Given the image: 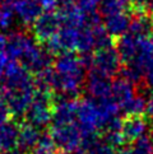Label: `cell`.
Wrapping results in <instances>:
<instances>
[{"label":"cell","mask_w":153,"mask_h":154,"mask_svg":"<svg viewBox=\"0 0 153 154\" xmlns=\"http://www.w3.org/2000/svg\"><path fill=\"white\" fill-rule=\"evenodd\" d=\"M37 92L36 80H33L30 70L17 60H12L3 79V101L7 103L10 113L23 116Z\"/></svg>","instance_id":"1"},{"label":"cell","mask_w":153,"mask_h":154,"mask_svg":"<svg viewBox=\"0 0 153 154\" xmlns=\"http://www.w3.org/2000/svg\"><path fill=\"white\" fill-rule=\"evenodd\" d=\"M78 101L63 100L54 107L50 135L56 146L65 153L78 150L80 145H84V135L76 119Z\"/></svg>","instance_id":"2"},{"label":"cell","mask_w":153,"mask_h":154,"mask_svg":"<svg viewBox=\"0 0 153 154\" xmlns=\"http://www.w3.org/2000/svg\"><path fill=\"white\" fill-rule=\"evenodd\" d=\"M86 63L73 52L60 54L54 64V89L65 97H74L86 82Z\"/></svg>","instance_id":"3"},{"label":"cell","mask_w":153,"mask_h":154,"mask_svg":"<svg viewBox=\"0 0 153 154\" xmlns=\"http://www.w3.org/2000/svg\"><path fill=\"white\" fill-rule=\"evenodd\" d=\"M7 52L13 60L36 74L48 69L51 64L47 51L38 46L33 37L23 32H14L9 36Z\"/></svg>","instance_id":"4"},{"label":"cell","mask_w":153,"mask_h":154,"mask_svg":"<svg viewBox=\"0 0 153 154\" xmlns=\"http://www.w3.org/2000/svg\"><path fill=\"white\" fill-rule=\"evenodd\" d=\"M117 51L125 66L135 68L144 74L153 60V42L151 36H136L128 32L119 38Z\"/></svg>","instance_id":"5"},{"label":"cell","mask_w":153,"mask_h":154,"mask_svg":"<svg viewBox=\"0 0 153 154\" xmlns=\"http://www.w3.org/2000/svg\"><path fill=\"white\" fill-rule=\"evenodd\" d=\"M82 57L87 66H89L91 73L111 78L121 70L123 60L120 57L117 48H114L112 45L97 48L89 55H82Z\"/></svg>","instance_id":"6"},{"label":"cell","mask_w":153,"mask_h":154,"mask_svg":"<svg viewBox=\"0 0 153 154\" xmlns=\"http://www.w3.org/2000/svg\"><path fill=\"white\" fill-rule=\"evenodd\" d=\"M51 92L37 89L33 102L26 112V119L28 124L36 128H45L52 121L54 107L51 104Z\"/></svg>","instance_id":"7"},{"label":"cell","mask_w":153,"mask_h":154,"mask_svg":"<svg viewBox=\"0 0 153 154\" xmlns=\"http://www.w3.org/2000/svg\"><path fill=\"white\" fill-rule=\"evenodd\" d=\"M63 19L60 12H45L42 13L37 20L32 24L33 28V35L38 41L47 42L50 38H52L61 28Z\"/></svg>","instance_id":"8"},{"label":"cell","mask_w":153,"mask_h":154,"mask_svg":"<svg viewBox=\"0 0 153 154\" xmlns=\"http://www.w3.org/2000/svg\"><path fill=\"white\" fill-rule=\"evenodd\" d=\"M87 92L96 101H105L112 98V83L110 78L96 73H91L87 79Z\"/></svg>","instance_id":"9"},{"label":"cell","mask_w":153,"mask_h":154,"mask_svg":"<svg viewBox=\"0 0 153 154\" xmlns=\"http://www.w3.org/2000/svg\"><path fill=\"white\" fill-rule=\"evenodd\" d=\"M15 15L23 26H32L42 14V7L38 0H13Z\"/></svg>","instance_id":"10"},{"label":"cell","mask_w":153,"mask_h":154,"mask_svg":"<svg viewBox=\"0 0 153 154\" xmlns=\"http://www.w3.org/2000/svg\"><path fill=\"white\" fill-rule=\"evenodd\" d=\"M136 96L134 83L129 82L125 78H117L112 83V98L119 104L120 109H123L132 102V100Z\"/></svg>","instance_id":"11"},{"label":"cell","mask_w":153,"mask_h":154,"mask_svg":"<svg viewBox=\"0 0 153 154\" xmlns=\"http://www.w3.org/2000/svg\"><path fill=\"white\" fill-rule=\"evenodd\" d=\"M103 26L111 37H121L129 32L132 18L128 12H121L116 14H111L103 18Z\"/></svg>","instance_id":"12"},{"label":"cell","mask_w":153,"mask_h":154,"mask_svg":"<svg viewBox=\"0 0 153 154\" xmlns=\"http://www.w3.org/2000/svg\"><path fill=\"white\" fill-rule=\"evenodd\" d=\"M19 131L20 128L12 121L0 125V152L7 153L17 149L19 145Z\"/></svg>","instance_id":"13"},{"label":"cell","mask_w":153,"mask_h":154,"mask_svg":"<svg viewBox=\"0 0 153 154\" xmlns=\"http://www.w3.org/2000/svg\"><path fill=\"white\" fill-rule=\"evenodd\" d=\"M148 130V122L142 116H129L123 122L121 133L125 140L133 143L139 137L147 135Z\"/></svg>","instance_id":"14"},{"label":"cell","mask_w":153,"mask_h":154,"mask_svg":"<svg viewBox=\"0 0 153 154\" xmlns=\"http://www.w3.org/2000/svg\"><path fill=\"white\" fill-rule=\"evenodd\" d=\"M87 154H117L116 146L112 145L105 136H95L84 143Z\"/></svg>","instance_id":"15"},{"label":"cell","mask_w":153,"mask_h":154,"mask_svg":"<svg viewBox=\"0 0 153 154\" xmlns=\"http://www.w3.org/2000/svg\"><path fill=\"white\" fill-rule=\"evenodd\" d=\"M41 135L42 134L40 133L38 128H36L33 125L27 124L24 126H22L19 131V146L22 149L33 150V148L37 145Z\"/></svg>","instance_id":"16"},{"label":"cell","mask_w":153,"mask_h":154,"mask_svg":"<svg viewBox=\"0 0 153 154\" xmlns=\"http://www.w3.org/2000/svg\"><path fill=\"white\" fill-rule=\"evenodd\" d=\"M153 31V19L144 13H139L132 18L129 32L136 36H151Z\"/></svg>","instance_id":"17"},{"label":"cell","mask_w":153,"mask_h":154,"mask_svg":"<svg viewBox=\"0 0 153 154\" xmlns=\"http://www.w3.org/2000/svg\"><path fill=\"white\" fill-rule=\"evenodd\" d=\"M117 154H153V139L148 135L139 137L126 148H123Z\"/></svg>","instance_id":"18"},{"label":"cell","mask_w":153,"mask_h":154,"mask_svg":"<svg viewBox=\"0 0 153 154\" xmlns=\"http://www.w3.org/2000/svg\"><path fill=\"white\" fill-rule=\"evenodd\" d=\"M15 10L13 7V0H4L0 5V29L7 31L14 24Z\"/></svg>","instance_id":"19"},{"label":"cell","mask_w":153,"mask_h":154,"mask_svg":"<svg viewBox=\"0 0 153 154\" xmlns=\"http://www.w3.org/2000/svg\"><path fill=\"white\" fill-rule=\"evenodd\" d=\"M129 3L130 0H102L101 7H100V13L105 18L111 14L128 12Z\"/></svg>","instance_id":"20"},{"label":"cell","mask_w":153,"mask_h":154,"mask_svg":"<svg viewBox=\"0 0 153 154\" xmlns=\"http://www.w3.org/2000/svg\"><path fill=\"white\" fill-rule=\"evenodd\" d=\"M147 104H148V101H145L143 96L136 94L132 102L124 108V112L128 116H142V113L147 111Z\"/></svg>","instance_id":"21"},{"label":"cell","mask_w":153,"mask_h":154,"mask_svg":"<svg viewBox=\"0 0 153 154\" xmlns=\"http://www.w3.org/2000/svg\"><path fill=\"white\" fill-rule=\"evenodd\" d=\"M56 144L51 135L42 134L37 145L33 148V154H55Z\"/></svg>","instance_id":"22"},{"label":"cell","mask_w":153,"mask_h":154,"mask_svg":"<svg viewBox=\"0 0 153 154\" xmlns=\"http://www.w3.org/2000/svg\"><path fill=\"white\" fill-rule=\"evenodd\" d=\"M101 3L102 0H75V7L86 15L93 17L97 15V10H100Z\"/></svg>","instance_id":"23"},{"label":"cell","mask_w":153,"mask_h":154,"mask_svg":"<svg viewBox=\"0 0 153 154\" xmlns=\"http://www.w3.org/2000/svg\"><path fill=\"white\" fill-rule=\"evenodd\" d=\"M12 60H13V59L9 56L8 52L0 54V80L4 79L5 73H7L8 66H9V64L12 63Z\"/></svg>","instance_id":"24"},{"label":"cell","mask_w":153,"mask_h":154,"mask_svg":"<svg viewBox=\"0 0 153 154\" xmlns=\"http://www.w3.org/2000/svg\"><path fill=\"white\" fill-rule=\"evenodd\" d=\"M9 115H10V109L7 106L3 100H0V125H3L4 122H7L8 119H9Z\"/></svg>","instance_id":"25"},{"label":"cell","mask_w":153,"mask_h":154,"mask_svg":"<svg viewBox=\"0 0 153 154\" xmlns=\"http://www.w3.org/2000/svg\"><path fill=\"white\" fill-rule=\"evenodd\" d=\"M38 2H40L42 9H45L46 12H52L59 8V0H38Z\"/></svg>","instance_id":"26"},{"label":"cell","mask_w":153,"mask_h":154,"mask_svg":"<svg viewBox=\"0 0 153 154\" xmlns=\"http://www.w3.org/2000/svg\"><path fill=\"white\" fill-rule=\"evenodd\" d=\"M144 79H145V83L148 84L151 88H153V60L151 61L148 68H147L145 71H144Z\"/></svg>","instance_id":"27"},{"label":"cell","mask_w":153,"mask_h":154,"mask_svg":"<svg viewBox=\"0 0 153 154\" xmlns=\"http://www.w3.org/2000/svg\"><path fill=\"white\" fill-rule=\"evenodd\" d=\"M8 42H9V37H7V36L3 35V33H0V54L7 52Z\"/></svg>","instance_id":"28"},{"label":"cell","mask_w":153,"mask_h":154,"mask_svg":"<svg viewBox=\"0 0 153 154\" xmlns=\"http://www.w3.org/2000/svg\"><path fill=\"white\" fill-rule=\"evenodd\" d=\"M133 4H134V7L138 9V10H143L147 5L151 4L152 0H132Z\"/></svg>","instance_id":"29"},{"label":"cell","mask_w":153,"mask_h":154,"mask_svg":"<svg viewBox=\"0 0 153 154\" xmlns=\"http://www.w3.org/2000/svg\"><path fill=\"white\" fill-rule=\"evenodd\" d=\"M147 115H148V117L149 120L153 122V94L149 98V101H148V104H147Z\"/></svg>","instance_id":"30"},{"label":"cell","mask_w":153,"mask_h":154,"mask_svg":"<svg viewBox=\"0 0 153 154\" xmlns=\"http://www.w3.org/2000/svg\"><path fill=\"white\" fill-rule=\"evenodd\" d=\"M4 154H24L22 150H18V149H13V150H10V152H7V153H4Z\"/></svg>","instance_id":"31"},{"label":"cell","mask_w":153,"mask_h":154,"mask_svg":"<svg viewBox=\"0 0 153 154\" xmlns=\"http://www.w3.org/2000/svg\"><path fill=\"white\" fill-rule=\"evenodd\" d=\"M149 5H151V9H152V12H153V0L151 2V4H149Z\"/></svg>","instance_id":"32"},{"label":"cell","mask_w":153,"mask_h":154,"mask_svg":"<svg viewBox=\"0 0 153 154\" xmlns=\"http://www.w3.org/2000/svg\"><path fill=\"white\" fill-rule=\"evenodd\" d=\"M151 40H152V42H153V33L151 35Z\"/></svg>","instance_id":"33"},{"label":"cell","mask_w":153,"mask_h":154,"mask_svg":"<svg viewBox=\"0 0 153 154\" xmlns=\"http://www.w3.org/2000/svg\"><path fill=\"white\" fill-rule=\"evenodd\" d=\"M3 3H4V0H0V5H2Z\"/></svg>","instance_id":"34"}]
</instances>
